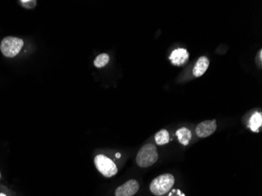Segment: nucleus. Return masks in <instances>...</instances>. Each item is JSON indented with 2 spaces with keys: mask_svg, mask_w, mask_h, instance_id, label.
Returning a JSON list of instances; mask_svg holds the SVG:
<instances>
[{
  "mask_svg": "<svg viewBox=\"0 0 262 196\" xmlns=\"http://www.w3.org/2000/svg\"><path fill=\"white\" fill-rule=\"evenodd\" d=\"M175 179L171 173L159 176L150 184V191L156 196H163L171 191L175 184Z\"/></svg>",
  "mask_w": 262,
  "mask_h": 196,
  "instance_id": "f257e3e1",
  "label": "nucleus"
},
{
  "mask_svg": "<svg viewBox=\"0 0 262 196\" xmlns=\"http://www.w3.org/2000/svg\"><path fill=\"white\" fill-rule=\"evenodd\" d=\"M158 153L154 144H147L144 145L136 157V162L138 167L142 168L151 167L157 162Z\"/></svg>",
  "mask_w": 262,
  "mask_h": 196,
  "instance_id": "f03ea898",
  "label": "nucleus"
},
{
  "mask_svg": "<svg viewBox=\"0 0 262 196\" xmlns=\"http://www.w3.org/2000/svg\"><path fill=\"white\" fill-rule=\"evenodd\" d=\"M24 46V40L15 36H7L1 41L0 50L6 57H15Z\"/></svg>",
  "mask_w": 262,
  "mask_h": 196,
  "instance_id": "7ed1b4c3",
  "label": "nucleus"
},
{
  "mask_svg": "<svg viewBox=\"0 0 262 196\" xmlns=\"http://www.w3.org/2000/svg\"><path fill=\"white\" fill-rule=\"evenodd\" d=\"M94 164L98 171L106 178H112L118 172L114 162L104 154H98L94 158Z\"/></svg>",
  "mask_w": 262,
  "mask_h": 196,
  "instance_id": "20e7f679",
  "label": "nucleus"
},
{
  "mask_svg": "<svg viewBox=\"0 0 262 196\" xmlns=\"http://www.w3.org/2000/svg\"><path fill=\"white\" fill-rule=\"evenodd\" d=\"M139 190V184L136 180H130L119 186L115 192L116 196H133Z\"/></svg>",
  "mask_w": 262,
  "mask_h": 196,
  "instance_id": "39448f33",
  "label": "nucleus"
},
{
  "mask_svg": "<svg viewBox=\"0 0 262 196\" xmlns=\"http://www.w3.org/2000/svg\"><path fill=\"white\" fill-rule=\"evenodd\" d=\"M217 129L216 120H206L196 126V132L200 138H207L215 133Z\"/></svg>",
  "mask_w": 262,
  "mask_h": 196,
  "instance_id": "423d86ee",
  "label": "nucleus"
},
{
  "mask_svg": "<svg viewBox=\"0 0 262 196\" xmlns=\"http://www.w3.org/2000/svg\"><path fill=\"white\" fill-rule=\"evenodd\" d=\"M189 58V54L186 49L178 48L174 50L169 57L170 61L175 66H181L185 65Z\"/></svg>",
  "mask_w": 262,
  "mask_h": 196,
  "instance_id": "0eeeda50",
  "label": "nucleus"
},
{
  "mask_svg": "<svg viewBox=\"0 0 262 196\" xmlns=\"http://www.w3.org/2000/svg\"><path fill=\"white\" fill-rule=\"evenodd\" d=\"M209 65H210V61L206 56H200V58L198 59L197 62L196 63L192 71L193 75L196 77L202 76L208 69Z\"/></svg>",
  "mask_w": 262,
  "mask_h": 196,
  "instance_id": "6e6552de",
  "label": "nucleus"
},
{
  "mask_svg": "<svg viewBox=\"0 0 262 196\" xmlns=\"http://www.w3.org/2000/svg\"><path fill=\"white\" fill-rule=\"evenodd\" d=\"M176 136L181 144L187 146L191 139V132L186 127L180 128L176 132Z\"/></svg>",
  "mask_w": 262,
  "mask_h": 196,
  "instance_id": "1a4fd4ad",
  "label": "nucleus"
},
{
  "mask_svg": "<svg viewBox=\"0 0 262 196\" xmlns=\"http://www.w3.org/2000/svg\"><path fill=\"white\" fill-rule=\"evenodd\" d=\"M262 126V115L261 112L254 113V115L250 117L249 122V128L252 131L259 132Z\"/></svg>",
  "mask_w": 262,
  "mask_h": 196,
  "instance_id": "9d476101",
  "label": "nucleus"
},
{
  "mask_svg": "<svg viewBox=\"0 0 262 196\" xmlns=\"http://www.w3.org/2000/svg\"><path fill=\"white\" fill-rule=\"evenodd\" d=\"M155 140L158 145H164L170 142V134L167 129H161L155 135Z\"/></svg>",
  "mask_w": 262,
  "mask_h": 196,
  "instance_id": "9b49d317",
  "label": "nucleus"
},
{
  "mask_svg": "<svg viewBox=\"0 0 262 196\" xmlns=\"http://www.w3.org/2000/svg\"><path fill=\"white\" fill-rule=\"evenodd\" d=\"M109 56L107 54H102L96 57L94 61V65L96 68L101 69L108 65L109 62Z\"/></svg>",
  "mask_w": 262,
  "mask_h": 196,
  "instance_id": "f8f14e48",
  "label": "nucleus"
},
{
  "mask_svg": "<svg viewBox=\"0 0 262 196\" xmlns=\"http://www.w3.org/2000/svg\"><path fill=\"white\" fill-rule=\"evenodd\" d=\"M18 2L23 6L24 8L27 9V10L33 9L37 4V1L36 0H20Z\"/></svg>",
  "mask_w": 262,
  "mask_h": 196,
  "instance_id": "ddd939ff",
  "label": "nucleus"
},
{
  "mask_svg": "<svg viewBox=\"0 0 262 196\" xmlns=\"http://www.w3.org/2000/svg\"><path fill=\"white\" fill-rule=\"evenodd\" d=\"M116 158H120L121 154H119V153H116Z\"/></svg>",
  "mask_w": 262,
  "mask_h": 196,
  "instance_id": "4468645a",
  "label": "nucleus"
},
{
  "mask_svg": "<svg viewBox=\"0 0 262 196\" xmlns=\"http://www.w3.org/2000/svg\"><path fill=\"white\" fill-rule=\"evenodd\" d=\"M0 196H6V195L3 194V193H0Z\"/></svg>",
  "mask_w": 262,
  "mask_h": 196,
  "instance_id": "2eb2a0df",
  "label": "nucleus"
}]
</instances>
